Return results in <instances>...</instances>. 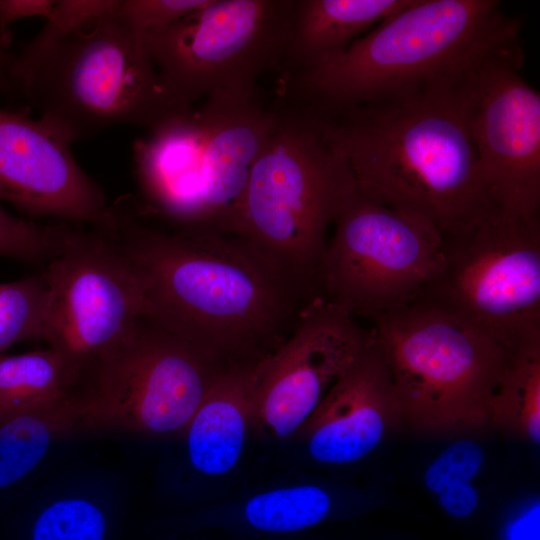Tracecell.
Wrapping results in <instances>:
<instances>
[{"label": "cell", "instance_id": "1", "mask_svg": "<svg viewBox=\"0 0 540 540\" xmlns=\"http://www.w3.org/2000/svg\"><path fill=\"white\" fill-rule=\"evenodd\" d=\"M138 274L145 315L229 363H256L294 330L315 285L235 233L176 227L118 198L96 225Z\"/></svg>", "mask_w": 540, "mask_h": 540}, {"label": "cell", "instance_id": "2", "mask_svg": "<svg viewBox=\"0 0 540 540\" xmlns=\"http://www.w3.org/2000/svg\"><path fill=\"white\" fill-rule=\"evenodd\" d=\"M460 79L403 98L320 114L358 192L428 222L443 237L497 211L482 180Z\"/></svg>", "mask_w": 540, "mask_h": 540}, {"label": "cell", "instance_id": "3", "mask_svg": "<svg viewBox=\"0 0 540 540\" xmlns=\"http://www.w3.org/2000/svg\"><path fill=\"white\" fill-rule=\"evenodd\" d=\"M498 0H414L321 67L283 75L281 99L322 115L453 82L520 42Z\"/></svg>", "mask_w": 540, "mask_h": 540}, {"label": "cell", "instance_id": "4", "mask_svg": "<svg viewBox=\"0 0 540 540\" xmlns=\"http://www.w3.org/2000/svg\"><path fill=\"white\" fill-rule=\"evenodd\" d=\"M9 76L39 118L72 142L121 124L150 130L184 112L165 90L141 35L113 12L57 37H35Z\"/></svg>", "mask_w": 540, "mask_h": 540}, {"label": "cell", "instance_id": "5", "mask_svg": "<svg viewBox=\"0 0 540 540\" xmlns=\"http://www.w3.org/2000/svg\"><path fill=\"white\" fill-rule=\"evenodd\" d=\"M229 232L243 236L315 286L328 231L358 195L322 116L279 100Z\"/></svg>", "mask_w": 540, "mask_h": 540}, {"label": "cell", "instance_id": "6", "mask_svg": "<svg viewBox=\"0 0 540 540\" xmlns=\"http://www.w3.org/2000/svg\"><path fill=\"white\" fill-rule=\"evenodd\" d=\"M372 322L403 423L436 434L490 423L494 395L513 357L510 352L420 296Z\"/></svg>", "mask_w": 540, "mask_h": 540}, {"label": "cell", "instance_id": "7", "mask_svg": "<svg viewBox=\"0 0 540 540\" xmlns=\"http://www.w3.org/2000/svg\"><path fill=\"white\" fill-rule=\"evenodd\" d=\"M294 0H207L180 20L141 35L181 111L204 98L257 97L259 79L282 71Z\"/></svg>", "mask_w": 540, "mask_h": 540}, {"label": "cell", "instance_id": "8", "mask_svg": "<svg viewBox=\"0 0 540 540\" xmlns=\"http://www.w3.org/2000/svg\"><path fill=\"white\" fill-rule=\"evenodd\" d=\"M444 239L427 298L512 355L540 349V217L496 211Z\"/></svg>", "mask_w": 540, "mask_h": 540}, {"label": "cell", "instance_id": "9", "mask_svg": "<svg viewBox=\"0 0 540 540\" xmlns=\"http://www.w3.org/2000/svg\"><path fill=\"white\" fill-rule=\"evenodd\" d=\"M47 290L43 340L79 390L134 337L145 316L141 280L95 225L77 224L42 273Z\"/></svg>", "mask_w": 540, "mask_h": 540}, {"label": "cell", "instance_id": "10", "mask_svg": "<svg viewBox=\"0 0 540 540\" xmlns=\"http://www.w3.org/2000/svg\"><path fill=\"white\" fill-rule=\"evenodd\" d=\"M318 267V295L371 321L415 299L440 273L444 239L428 222L360 193L334 224Z\"/></svg>", "mask_w": 540, "mask_h": 540}, {"label": "cell", "instance_id": "11", "mask_svg": "<svg viewBox=\"0 0 540 540\" xmlns=\"http://www.w3.org/2000/svg\"><path fill=\"white\" fill-rule=\"evenodd\" d=\"M229 365L145 315L132 340L81 389L84 427L151 436L184 432Z\"/></svg>", "mask_w": 540, "mask_h": 540}, {"label": "cell", "instance_id": "12", "mask_svg": "<svg viewBox=\"0 0 540 540\" xmlns=\"http://www.w3.org/2000/svg\"><path fill=\"white\" fill-rule=\"evenodd\" d=\"M520 42L504 47L460 79L483 183L497 211L540 212V94L521 74Z\"/></svg>", "mask_w": 540, "mask_h": 540}, {"label": "cell", "instance_id": "13", "mask_svg": "<svg viewBox=\"0 0 540 540\" xmlns=\"http://www.w3.org/2000/svg\"><path fill=\"white\" fill-rule=\"evenodd\" d=\"M373 340L349 313L315 296L291 334L255 365L252 425L288 438Z\"/></svg>", "mask_w": 540, "mask_h": 540}, {"label": "cell", "instance_id": "14", "mask_svg": "<svg viewBox=\"0 0 540 540\" xmlns=\"http://www.w3.org/2000/svg\"><path fill=\"white\" fill-rule=\"evenodd\" d=\"M71 142L41 118L0 108V200L31 216L99 224L105 196L76 161Z\"/></svg>", "mask_w": 540, "mask_h": 540}, {"label": "cell", "instance_id": "15", "mask_svg": "<svg viewBox=\"0 0 540 540\" xmlns=\"http://www.w3.org/2000/svg\"><path fill=\"white\" fill-rule=\"evenodd\" d=\"M402 423L395 388L373 336L297 434L316 461L344 464L368 455Z\"/></svg>", "mask_w": 540, "mask_h": 540}, {"label": "cell", "instance_id": "16", "mask_svg": "<svg viewBox=\"0 0 540 540\" xmlns=\"http://www.w3.org/2000/svg\"><path fill=\"white\" fill-rule=\"evenodd\" d=\"M203 130L204 227L229 232L235 209L269 130L274 110L251 99L211 98L197 110Z\"/></svg>", "mask_w": 540, "mask_h": 540}, {"label": "cell", "instance_id": "17", "mask_svg": "<svg viewBox=\"0 0 540 540\" xmlns=\"http://www.w3.org/2000/svg\"><path fill=\"white\" fill-rule=\"evenodd\" d=\"M203 130L197 110L176 114L137 139L136 176L145 210L176 227H204Z\"/></svg>", "mask_w": 540, "mask_h": 540}, {"label": "cell", "instance_id": "18", "mask_svg": "<svg viewBox=\"0 0 540 540\" xmlns=\"http://www.w3.org/2000/svg\"><path fill=\"white\" fill-rule=\"evenodd\" d=\"M414 0H294L283 75L312 70Z\"/></svg>", "mask_w": 540, "mask_h": 540}, {"label": "cell", "instance_id": "19", "mask_svg": "<svg viewBox=\"0 0 540 540\" xmlns=\"http://www.w3.org/2000/svg\"><path fill=\"white\" fill-rule=\"evenodd\" d=\"M256 363H234L216 380L185 433L190 461L198 471L220 475L240 458L253 421Z\"/></svg>", "mask_w": 540, "mask_h": 540}, {"label": "cell", "instance_id": "20", "mask_svg": "<svg viewBox=\"0 0 540 540\" xmlns=\"http://www.w3.org/2000/svg\"><path fill=\"white\" fill-rule=\"evenodd\" d=\"M84 427L83 401L74 392L0 422V489L32 471L54 440Z\"/></svg>", "mask_w": 540, "mask_h": 540}, {"label": "cell", "instance_id": "21", "mask_svg": "<svg viewBox=\"0 0 540 540\" xmlns=\"http://www.w3.org/2000/svg\"><path fill=\"white\" fill-rule=\"evenodd\" d=\"M74 392L66 367L53 349L0 354V422Z\"/></svg>", "mask_w": 540, "mask_h": 540}, {"label": "cell", "instance_id": "22", "mask_svg": "<svg viewBox=\"0 0 540 540\" xmlns=\"http://www.w3.org/2000/svg\"><path fill=\"white\" fill-rule=\"evenodd\" d=\"M490 423L539 445L540 349L513 355L494 395Z\"/></svg>", "mask_w": 540, "mask_h": 540}, {"label": "cell", "instance_id": "23", "mask_svg": "<svg viewBox=\"0 0 540 540\" xmlns=\"http://www.w3.org/2000/svg\"><path fill=\"white\" fill-rule=\"evenodd\" d=\"M483 461L481 445L463 439L447 447L427 468L425 485L451 517L467 518L478 507L479 495L471 482Z\"/></svg>", "mask_w": 540, "mask_h": 540}, {"label": "cell", "instance_id": "24", "mask_svg": "<svg viewBox=\"0 0 540 540\" xmlns=\"http://www.w3.org/2000/svg\"><path fill=\"white\" fill-rule=\"evenodd\" d=\"M331 499L322 488L301 485L252 497L244 508L247 522L266 532H293L311 527L329 513Z\"/></svg>", "mask_w": 540, "mask_h": 540}, {"label": "cell", "instance_id": "25", "mask_svg": "<svg viewBox=\"0 0 540 540\" xmlns=\"http://www.w3.org/2000/svg\"><path fill=\"white\" fill-rule=\"evenodd\" d=\"M46 308L42 274L0 284V354L24 340H43Z\"/></svg>", "mask_w": 540, "mask_h": 540}, {"label": "cell", "instance_id": "26", "mask_svg": "<svg viewBox=\"0 0 540 540\" xmlns=\"http://www.w3.org/2000/svg\"><path fill=\"white\" fill-rule=\"evenodd\" d=\"M75 225L42 224L8 212L0 204V256L20 261H49L64 247Z\"/></svg>", "mask_w": 540, "mask_h": 540}, {"label": "cell", "instance_id": "27", "mask_svg": "<svg viewBox=\"0 0 540 540\" xmlns=\"http://www.w3.org/2000/svg\"><path fill=\"white\" fill-rule=\"evenodd\" d=\"M104 514L93 502L83 498L61 499L37 517L32 540H104Z\"/></svg>", "mask_w": 540, "mask_h": 540}, {"label": "cell", "instance_id": "28", "mask_svg": "<svg viewBox=\"0 0 540 540\" xmlns=\"http://www.w3.org/2000/svg\"><path fill=\"white\" fill-rule=\"evenodd\" d=\"M207 0H119L113 15L142 35L170 25L204 5Z\"/></svg>", "mask_w": 540, "mask_h": 540}, {"label": "cell", "instance_id": "29", "mask_svg": "<svg viewBox=\"0 0 540 540\" xmlns=\"http://www.w3.org/2000/svg\"><path fill=\"white\" fill-rule=\"evenodd\" d=\"M119 0H55L36 37L49 39L74 31L87 22L112 13Z\"/></svg>", "mask_w": 540, "mask_h": 540}, {"label": "cell", "instance_id": "30", "mask_svg": "<svg viewBox=\"0 0 540 540\" xmlns=\"http://www.w3.org/2000/svg\"><path fill=\"white\" fill-rule=\"evenodd\" d=\"M54 4L55 0H1L0 38L5 42V31L14 21L35 16L47 19Z\"/></svg>", "mask_w": 540, "mask_h": 540}, {"label": "cell", "instance_id": "31", "mask_svg": "<svg viewBox=\"0 0 540 540\" xmlns=\"http://www.w3.org/2000/svg\"><path fill=\"white\" fill-rule=\"evenodd\" d=\"M507 540H539L538 500L517 516L507 527Z\"/></svg>", "mask_w": 540, "mask_h": 540}, {"label": "cell", "instance_id": "32", "mask_svg": "<svg viewBox=\"0 0 540 540\" xmlns=\"http://www.w3.org/2000/svg\"><path fill=\"white\" fill-rule=\"evenodd\" d=\"M4 44L5 42L0 38V82L6 78L7 74L9 75L11 67L4 51Z\"/></svg>", "mask_w": 540, "mask_h": 540}]
</instances>
